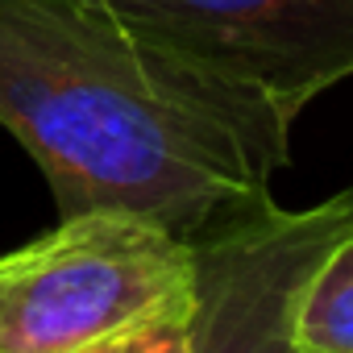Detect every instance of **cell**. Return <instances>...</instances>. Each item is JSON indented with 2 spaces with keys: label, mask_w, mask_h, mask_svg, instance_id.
Segmentation results:
<instances>
[{
  "label": "cell",
  "mask_w": 353,
  "mask_h": 353,
  "mask_svg": "<svg viewBox=\"0 0 353 353\" xmlns=\"http://www.w3.org/2000/svg\"><path fill=\"white\" fill-rule=\"evenodd\" d=\"M0 125L63 216L133 212L196 241L262 204L291 125L125 26L104 0H0Z\"/></svg>",
  "instance_id": "obj_1"
},
{
  "label": "cell",
  "mask_w": 353,
  "mask_h": 353,
  "mask_svg": "<svg viewBox=\"0 0 353 353\" xmlns=\"http://www.w3.org/2000/svg\"><path fill=\"white\" fill-rule=\"evenodd\" d=\"M196 299V245L133 212L63 216L0 254V353H79Z\"/></svg>",
  "instance_id": "obj_2"
},
{
  "label": "cell",
  "mask_w": 353,
  "mask_h": 353,
  "mask_svg": "<svg viewBox=\"0 0 353 353\" xmlns=\"http://www.w3.org/2000/svg\"><path fill=\"white\" fill-rule=\"evenodd\" d=\"M154 46L295 117L353 79V0H104Z\"/></svg>",
  "instance_id": "obj_3"
},
{
  "label": "cell",
  "mask_w": 353,
  "mask_h": 353,
  "mask_svg": "<svg viewBox=\"0 0 353 353\" xmlns=\"http://www.w3.org/2000/svg\"><path fill=\"white\" fill-rule=\"evenodd\" d=\"M345 229H353V183L307 208L266 196L200 233L196 353H295L287 341L295 291Z\"/></svg>",
  "instance_id": "obj_4"
},
{
  "label": "cell",
  "mask_w": 353,
  "mask_h": 353,
  "mask_svg": "<svg viewBox=\"0 0 353 353\" xmlns=\"http://www.w3.org/2000/svg\"><path fill=\"white\" fill-rule=\"evenodd\" d=\"M287 341L295 353H353V229H345L299 283Z\"/></svg>",
  "instance_id": "obj_5"
},
{
  "label": "cell",
  "mask_w": 353,
  "mask_h": 353,
  "mask_svg": "<svg viewBox=\"0 0 353 353\" xmlns=\"http://www.w3.org/2000/svg\"><path fill=\"white\" fill-rule=\"evenodd\" d=\"M79 353H196V299L174 303Z\"/></svg>",
  "instance_id": "obj_6"
}]
</instances>
